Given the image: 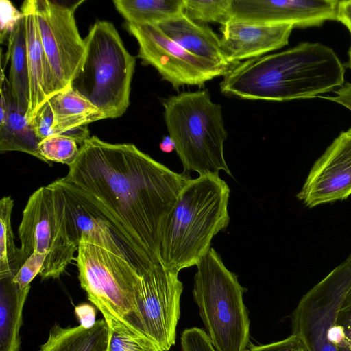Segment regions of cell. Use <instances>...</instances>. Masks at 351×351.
<instances>
[{
	"label": "cell",
	"mask_w": 351,
	"mask_h": 351,
	"mask_svg": "<svg viewBox=\"0 0 351 351\" xmlns=\"http://www.w3.org/2000/svg\"><path fill=\"white\" fill-rule=\"evenodd\" d=\"M181 346L182 351H216L205 331L196 327L182 332Z\"/></svg>",
	"instance_id": "obj_32"
},
{
	"label": "cell",
	"mask_w": 351,
	"mask_h": 351,
	"mask_svg": "<svg viewBox=\"0 0 351 351\" xmlns=\"http://www.w3.org/2000/svg\"><path fill=\"white\" fill-rule=\"evenodd\" d=\"M232 0H184V13L202 24L217 23L224 25L231 21Z\"/></svg>",
	"instance_id": "obj_26"
},
{
	"label": "cell",
	"mask_w": 351,
	"mask_h": 351,
	"mask_svg": "<svg viewBox=\"0 0 351 351\" xmlns=\"http://www.w3.org/2000/svg\"><path fill=\"white\" fill-rule=\"evenodd\" d=\"M12 278H0V351H19L23 309L30 289H21Z\"/></svg>",
	"instance_id": "obj_23"
},
{
	"label": "cell",
	"mask_w": 351,
	"mask_h": 351,
	"mask_svg": "<svg viewBox=\"0 0 351 351\" xmlns=\"http://www.w3.org/2000/svg\"><path fill=\"white\" fill-rule=\"evenodd\" d=\"M138 43V58L154 67L177 90L185 85L202 87L230 69L197 57L167 36L156 25L126 23Z\"/></svg>",
	"instance_id": "obj_10"
},
{
	"label": "cell",
	"mask_w": 351,
	"mask_h": 351,
	"mask_svg": "<svg viewBox=\"0 0 351 351\" xmlns=\"http://www.w3.org/2000/svg\"><path fill=\"white\" fill-rule=\"evenodd\" d=\"M18 233L21 265L34 253L47 256L39 274L43 280L58 278L78 249L68 234L62 199L53 183L29 197Z\"/></svg>",
	"instance_id": "obj_8"
},
{
	"label": "cell",
	"mask_w": 351,
	"mask_h": 351,
	"mask_svg": "<svg viewBox=\"0 0 351 351\" xmlns=\"http://www.w3.org/2000/svg\"><path fill=\"white\" fill-rule=\"evenodd\" d=\"M169 135L184 172L199 176L232 173L226 164L223 143L228 137L220 104L207 90L182 92L162 101Z\"/></svg>",
	"instance_id": "obj_5"
},
{
	"label": "cell",
	"mask_w": 351,
	"mask_h": 351,
	"mask_svg": "<svg viewBox=\"0 0 351 351\" xmlns=\"http://www.w3.org/2000/svg\"><path fill=\"white\" fill-rule=\"evenodd\" d=\"M52 183L61 197L66 230L75 245H79L84 233L101 222L108 224L102 212L86 193L65 177Z\"/></svg>",
	"instance_id": "obj_19"
},
{
	"label": "cell",
	"mask_w": 351,
	"mask_h": 351,
	"mask_svg": "<svg viewBox=\"0 0 351 351\" xmlns=\"http://www.w3.org/2000/svg\"><path fill=\"white\" fill-rule=\"evenodd\" d=\"M10 63L8 85L13 100L24 114L29 106V78L24 15L8 37L5 63Z\"/></svg>",
	"instance_id": "obj_21"
},
{
	"label": "cell",
	"mask_w": 351,
	"mask_h": 351,
	"mask_svg": "<svg viewBox=\"0 0 351 351\" xmlns=\"http://www.w3.org/2000/svg\"><path fill=\"white\" fill-rule=\"evenodd\" d=\"M54 116L51 106L45 101L29 122L36 136L40 140L53 135Z\"/></svg>",
	"instance_id": "obj_31"
},
{
	"label": "cell",
	"mask_w": 351,
	"mask_h": 351,
	"mask_svg": "<svg viewBox=\"0 0 351 351\" xmlns=\"http://www.w3.org/2000/svg\"><path fill=\"white\" fill-rule=\"evenodd\" d=\"M337 0H232L231 21L256 24L320 26L337 21Z\"/></svg>",
	"instance_id": "obj_14"
},
{
	"label": "cell",
	"mask_w": 351,
	"mask_h": 351,
	"mask_svg": "<svg viewBox=\"0 0 351 351\" xmlns=\"http://www.w3.org/2000/svg\"><path fill=\"white\" fill-rule=\"evenodd\" d=\"M178 272L162 265L141 274L138 311L147 339L158 351L174 345L183 285Z\"/></svg>",
	"instance_id": "obj_12"
},
{
	"label": "cell",
	"mask_w": 351,
	"mask_h": 351,
	"mask_svg": "<svg viewBox=\"0 0 351 351\" xmlns=\"http://www.w3.org/2000/svg\"><path fill=\"white\" fill-rule=\"evenodd\" d=\"M91 199L142 274L161 265L163 226L191 178L178 173L131 143L93 136L80 146L65 177Z\"/></svg>",
	"instance_id": "obj_1"
},
{
	"label": "cell",
	"mask_w": 351,
	"mask_h": 351,
	"mask_svg": "<svg viewBox=\"0 0 351 351\" xmlns=\"http://www.w3.org/2000/svg\"><path fill=\"white\" fill-rule=\"evenodd\" d=\"M34 2L54 95L71 85L86 56V44L75 19V11L83 1L71 5L49 0Z\"/></svg>",
	"instance_id": "obj_9"
},
{
	"label": "cell",
	"mask_w": 351,
	"mask_h": 351,
	"mask_svg": "<svg viewBox=\"0 0 351 351\" xmlns=\"http://www.w3.org/2000/svg\"><path fill=\"white\" fill-rule=\"evenodd\" d=\"M13 205L10 196L0 201V278L14 276L21 266L20 250L14 244L11 224Z\"/></svg>",
	"instance_id": "obj_25"
},
{
	"label": "cell",
	"mask_w": 351,
	"mask_h": 351,
	"mask_svg": "<svg viewBox=\"0 0 351 351\" xmlns=\"http://www.w3.org/2000/svg\"><path fill=\"white\" fill-rule=\"evenodd\" d=\"M76 314L78 315L81 324L88 327L92 326L95 322L94 308L88 304H83L75 308Z\"/></svg>",
	"instance_id": "obj_37"
},
{
	"label": "cell",
	"mask_w": 351,
	"mask_h": 351,
	"mask_svg": "<svg viewBox=\"0 0 351 351\" xmlns=\"http://www.w3.org/2000/svg\"><path fill=\"white\" fill-rule=\"evenodd\" d=\"M345 72L332 49L302 43L234 64L223 76L220 90L223 95L251 100L310 99L342 86Z\"/></svg>",
	"instance_id": "obj_2"
},
{
	"label": "cell",
	"mask_w": 351,
	"mask_h": 351,
	"mask_svg": "<svg viewBox=\"0 0 351 351\" xmlns=\"http://www.w3.org/2000/svg\"><path fill=\"white\" fill-rule=\"evenodd\" d=\"M229 186L219 176L189 180L162 231L159 261L164 267L179 273L202 261L213 237L229 223Z\"/></svg>",
	"instance_id": "obj_4"
},
{
	"label": "cell",
	"mask_w": 351,
	"mask_h": 351,
	"mask_svg": "<svg viewBox=\"0 0 351 351\" xmlns=\"http://www.w3.org/2000/svg\"><path fill=\"white\" fill-rule=\"evenodd\" d=\"M245 351H310L303 341L291 335L289 337L269 344L252 345Z\"/></svg>",
	"instance_id": "obj_34"
},
{
	"label": "cell",
	"mask_w": 351,
	"mask_h": 351,
	"mask_svg": "<svg viewBox=\"0 0 351 351\" xmlns=\"http://www.w3.org/2000/svg\"><path fill=\"white\" fill-rule=\"evenodd\" d=\"M21 11L26 27L30 92L26 118L29 123L39 108L53 95V79L40 36L34 0L25 1Z\"/></svg>",
	"instance_id": "obj_16"
},
{
	"label": "cell",
	"mask_w": 351,
	"mask_h": 351,
	"mask_svg": "<svg viewBox=\"0 0 351 351\" xmlns=\"http://www.w3.org/2000/svg\"><path fill=\"white\" fill-rule=\"evenodd\" d=\"M77 252L80 285L108 324L148 340L138 306L141 274L108 225L84 233Z\"/></svg>",
	"instance_id": "obj_3"
},
{
	"label": "cell",
	"mask_w": 351,
	"mask_h": 351,
	"mask_svg": "<svg viewBox=\"0 0 351 351\" xmlns=\"http://www.w3.org/2000/svg\"><path fill=\"white\" fill-rule=\"evenodd\" d=\"M337 21L341 22L351 34V0L339 1Z\"/></svg>",
	"instance_id": "obj_36"
},
{
	"label": "cell",
	"mask_w": 351,
	"mask_h": 351,
	"mask_svg": "<svg viewBox=\"0 0 351 351\" xmlns=\"http://www.w3.org/2000/svg\"><path fill=\"white\" fill-rule=\"evenodd\" d=\"M335 96H320L317 97L338 103L351 110V84L346 83L341 88L335 90Z\"/></svg>",
	"instance_id": "obj_35"
},
{
	"label": "cell",
	"mask_w": 351,
	"mask_h": 351,
	"mask_svg": "<svg viewBox=\"0 0 351 351\" xmlns=\"http://www.w3.org/2000/svg\"><path fill=\"white\" fill-rule=\"evenodd\" d=\"M194 299L216 351H245L250 319L243 300L246 289L211 247L196 265Z\"/></svg>",
	"instance_id": "obj_7"
},
{
	"label": "cell",
	"mask_w": 351,
	"mask_h": 351,
	"mask_svg": "<svg viewBox=\"0 0 351 351\" xmlns=\"http://www.w3.org/2000/svg\"><path fill=\"white\" fill-rule=\"evenodd\" d=\"M306 293L292 315V335L310 351H337L330 341L338 310L351 287V259Z\"/></svg>",
	"instance_id": "obj_11"
},
{
	"label": "cell",
	"mask_w": 351,
	"mask_h": 351,
	"mask_svg": "<svg viewBox=\"0 0 351 351\" xmlns=\"http://www.w3.org/2000/svg\"><path fill=\"white\" fill-rule=\"evenodd\" d=\"M348 56H349V60H348V62L347 65L350 69H351V46L348 51Z\"/></svg>",
	"instance_id": "obj_39"
},
{
	"label": "cell",
	"mask_w": 351,
	"mask_h": 351,
	"mask_svg": "<svg viewBox=\"0 0 351 351\" xmlns=\"http://www.w3.org/2000/svg\"><path fill=\"white\" fill-rule=\"evenodd\" d=\"M351 195V128L342 132L315 162L297 197L310 207Z\"/></svg>",
	"instance_id": "obj_13"
},
{
	"label": "cell",
	"mask_w": 351,
	"mask_h": 351,
	"mask_svg": "<svg viewBox=\"0 0 351 351\" xmlns=\"http://www.w3.org/2000/svg\"><path fill=\"white\" fill-rule=\"evenodd\" d=\"M54 116L53 135L106 119L98 108L70 85L49 99Z\"/></svg>",
	"instance_id": "obj_22"
},
{
	"label": "cell",
	"mask_w": 351,
	"mask_h": 351,
	"mask_svg": "<svg viewBox=\"0 0 351 351\" xmlns=\"http://www.w3.org/2000/svg\"><path fill=\"white\" fill-rule=\"evenodd\" d=\"M157 26L190 53L221 66L232 67L224 56L220 38L206 24L197 23L182 12Z\"/></svg>",
	"instance_id": "obj_17"
},
{
	"label": "cell",
	"mask_w": 351,
	"mask_h": 351,
	"mask_svg": "<svg viewBox=\"0 0 351 351\" xmlns=\"http://www.w3.org/2000/svg\"><path fill=\"white\" fill-rule=\"evenodd\" d=\"M117 10L134 25H158L184 12V0H114Z\"/></svg>",
	"instance_id": "obj_24"
},
{
	"label": "cell",
	"mask_w": 351,
	"mask_h": 351,
	"mask_svg": "<svg viewBox=\"0 0 351 351\" xmlns=\"http://www.w3.org/2000/svg\"><path fill=\"white\" fill-rule=\"evenodd\" d=\"M108 326V351H158L148 340L119 327Z\"/></svg>",
	"instance_id": "obj_29"
},
{
	"label": "cell",
	"mask_w": 351,
	"mask_h": 351,
	"mask_svg": "<svg viewBox=\"0 0 351 351\" xmlns=\"http://www.w3.org/2000/svg\"><path fill=\"white\" fill-rule=\"evenodd\" d=\"M45 254L34 253L21 266L12 280L21 289H26L29 283L39 274L44 262L46 259Z\"/></svg>",
	"instance_id": "obj_30"
},
{
	"label": "cell",
	"mask_w": 351,
	"mask_h": 351,
	"mask_svg": "<svg viewBox=\"0 0 351 351\" xmlns=\"http://www.w3.org/2000/svg\"><path fill=\"white\" fill-rule=\"evenodd\" d=\"M110 327L103 318L90 326L55 324L38 351H108Z\"/></svg>",
	"instance_id": "obj_20"
},
{
	"label": "cell",
	"mask_w": 351,
	"mask_h": 351,
	"mask_svg": "<svg viewBox=\"0 0 351 351\" xmlns=\"http://www.w3.org/2000/svg\"><path fill=\"white\" fill-rule=\"evenodd\" d=\"M330 341L337 351H351V287L338 310Z\"/></svg>",
	"instance_id": "obj_28"
},
{
	"label": "cell",
	"mask_w": 351,
	"mask_h": 351,
	"mask_svg": "<svg viewBox=\"0 0 351 351\" xmlns=\"http://www.w3.org/2000/svg\"><path fill=\"white\" fill-rule=\"evenodd\" d=\"M294 28L290 24H256L230 21L221 26V47L227 61L252 59L280 49L289 43Z\"/></svg>",
	"instance_id": "obj_15"
},
{
	"label": "cell",
	"mask_w": 351,
	"mask_h": 351,
	"mask_svg": "<svg viewBox=\"0 0 351 351\" xmlns=\"http://www.w3.org/2000/svg\"><path fill=\"white\" fill-rule=\"evenodd\" d=\"M84 42L86 56L71 86L106 119L119 117L130 104L135 58L110 22L96 21Z\"/></svg>",
	"instance_id": "obj_6"
},
{
	"label": "cell",
	"mask_w": 351,
	"mask_h": 351,
	"mask_svg": "<svg viewBox=\"0 0 351 351\" xmlns=\"http://www.w3.org/2000/svg\"><path fill=\"white\" fill-rule=\"evenodd\" d=\"M1 41L9 37L19 21L23 17V13L17 10L8 0H1Z\"/></svg>",
	"instance_id": "obj_33"
},
{
	"label": "cell",
	"mask_w": 351,
	"mask_h": 351,
	"mask_svg": "<svg viewBox=\"0 0 351 351\" xmlns=\"http://www.w3.org/2000/svg\"><path fill=\"white\" fill-rule=\"evenodd\" d=\"M80 149L76 141L60 134L47 137L38 144V152L45 162H56L69 166L75 162Z\"/></svg>",
	"instance_id": "obj_27"
},
{
	"label": "cell",
	"mask_w": 351,
	"mask_h": 351,
	"mask_svg": "<svg viewBox=\"0 0 351 351\" xmlns=\"http://www.w3.org/2000/svg\"><path fill=\"white\" fill-rule=\"evenodd\" d=\"M0 151L29 154L44 162L38 152L40 140L36 136L25 114L13 100L4 71L1 74Z\"/></svg>",
	"instance_id": "obj_18"
},
{
	"label": "cell",
	"mask_w": 351,
	"mask_h": 351,
	"mask_svg": "<svg viewBox=\"0 0 351 351\" xmlns=\"http://www.w3.org/2000/svg\"><path fill=\"white\" fill-rule=\"evenodd\" d=\"M160 150L165 153H170L176 150V145L169 135L163 136L159 144Z\"/></svg>",
	"instance_id": "obj_38"
}]
</instances>
